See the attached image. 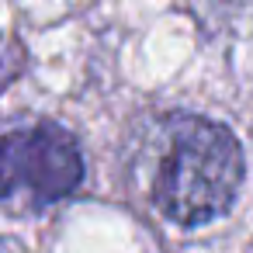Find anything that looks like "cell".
<instances>
[{"instance_id": "6da1fadb", "label": "cell", "mask_w": 253, "mask_h": 253, "mask_svg": "<svg viewBox=\"0 0 253 253\" xmlns=\"http://www.w3.org/2000/svg\"><path fill=\"white\" fill-rule=\"evenodd\" d=\"M243 173V146L225 125L201 115H177L167 122L153 205L177 225H205L232 208Z\"/></svg>"}, {"instance_id": "7a4b0ae2", "label": "cell", "mask_w": 253, "mask_h": 253, "mask_svg": "<svg viewBox=\"0 0 253 253\" xmlns=\"http://www.w3.org/2000/svg\"><path fill=\"white\" fill-rule=\"evenodd\" d=\"M84 180L77 139L52 122L0 135V208L39 211L70 198Z\"/></svg>"}]
</instances>
